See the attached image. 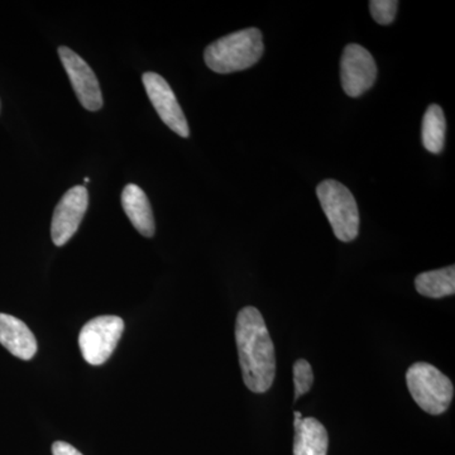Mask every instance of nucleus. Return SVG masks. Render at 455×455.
<instances>
[{
    "label": "nucleus",
    "instance_id": "nucleus-1",
    "mask_svg": "<svg viewBox=\"0 0 455 455\" xmlns=\"http://www.w3.org/2000/svg\"><path fill=\"white\" fill-rule=\"evenodd\" d=\"M235 341L244 385L254 394H265L276 376V355L265 319L256 307L239 311Z\"/></svg>",
    "mask_w": 455,
    "mask_h": 455
},
{
    "label": "nucleus",
    "instance_id": "nucleus-2",
    "mask_svg": "<svg viewBox=\"0 0 455 455\" xmlns=\"http://www.w3.org/2000/svg\"><path fill=\"white\" fill-rule=\"evenodd\" d=\"M262 32L247 28L212 42L204 52L205 64L218 74H230L252 68L263 55Z\"/></svg>",
    "mask_w": 455,
    "mask_h": 455
},
{
    "label": "nucleus",
    "instance_id": "nucleus-3",
    "mask_svg": "<svg viewBox=\"0 0 455 455\" xmlns=\"http://www.w3.org/2000/svg\"><path fill=\"white\" fill-rule=\"evenodd\" d=\"M407 388L415 403L430 415H442L451 405L454 386L433 364L418 362L407 370Z\"/></svg>",
    "mask_w": 455,
    "mask_h": 455
},
{
    "label": "nucleus",
    "instance_id": "nucleus-4",
    "mask_svg": "<svg viewBox=\"0 0 455 455\" xmlns=\"http://www.w3.org/2000/svg\"><path fill=\"white\" fill-rule=\"evenodd\" d=\"M316 196L335 236L344 243L355 241L361 220L357 202L349 188L335 180H325L317 185Z\"/></svg>",
    "mask_w": 455,
    "mask_h": 455
},
{
    "label": "nucleus",
    "instance_id": "nucleus-5",
    "mask_svg": "<svg viewBox=\"0 0 455 455\" xmlns=\"http://www.w3.org/2000/svg\"><path fill=\"white\" fill-rule=\"evenodd\" d=\"M124 331V322L119 316L94 317L83 326L79 346L84 359L92 366L106 363L113 355Z\"/></svg>",
    "mask_w": 455,
    "mask_h": 455
},
{
    "label": "nucleus",
    "instance_id": "nucleus-6",
    "mask_svg": "<svg viewBox=\"0 0 455 455\" xmlns=\"http://www.w3.org/2000/svg\"><path fill=\"white\" fill-rule=\"evenodd\" d=\"M340 76L346 94L361 97L376 83L377 65L373 56L359 44H348L341 56Z\"/></svg>",
    "mask_w": 455,
    "mask_h": 455
},
{
    "label": "nucleus",
    "instance_id": "nucleus-7",
    "mask_svg": "<svg viewBox=\"0 0 455 455\" xmlns=\"http://www.w3.org/2000/svg\"><path fill=\"white\" fill-rule=\"evenodd\" d=\"M89 206V193L85 187L71 188L53 212L51 236L57 247H61L73 238L79 229Z\"/></svg>",
    "mask_w": 455,
    "mask_h": 455
},
{
    "label": "nucleus",
    "instance_id": "nucleus-8",
    "mask_svg": "<svg viewBox=\"0 0 455 455\" xmlns=\"http://www.w3.org/2000/svg\"><path fill=\"white\" fill-rule=\"evenodd\" d=\"M142 82L152 106L164 124L182 139H188L190 136V130L187 116L182 112L170 84L156 73L143 74Z\"/></svg>",
    "mask_w": 455,
    "mask_h": 455
},
{
    "label": "nucleus",
    "instance_id": "nucleus-9",
    "mask_svg": "<svg viewBox=\"0 0 455 455\" xmlns=\"http://www.w3.org/2000/svg\"><path fill=\"white\" fill-rule=\"evenodd\" d=\"M59 56L68 79L73 84L80 104L90 112H97L103 107V94L97 75L92 70L85 60L82 59L68 47H59Z\"/></svg>",
    "mask_w": 455,
    "mask_h": 455
},
{
    "label": "nucleus",
    "instance_id": "nucleus-10",
    "mask_svg": "<svg viewBox=\"0 0 455 455\" xmlns=\"http://www.w3.org/2000/svg\"><path fill=\"white\" fill-rule=\"evenodd\" d=\"M0 344L23 361H29L37 353V340L31 329L22 320L8 314H0Z\"/></svg>",
    "mask_w": 455,
    "mask_h": 455
},
{
    "label": "nucleus",
    "instance_id": "nucleus-11",
    "mask_svg": "<svg viewBox=\"0 0 455 455\" xmlns=\"http://www.w3.org/2000/svg\"><path fill=\"white\" fill-rule=\"evenodd\" d=\"M122 206L131 223L143 236L151 238L155 235L156 224L151 203L145 191L134 184H128L123 188Z\"/></svg>",
    "mask_w": 455,
    "mask_h": 455
},
{
    "label": "nucleus",
    "instance_id": "nucleus-12",
    "mask_svg": "<svg viewBox=\"0 0 455 455\" xmlns=\"http://www.w3.org/2000/svg\"><path fill=\"white\" fill-rule=\"evenodd\" d=\"M293 455L328 454L329 436L324 425L314 418L295 419Z\"/></svg>",
    "mask_w": 455,
    "mask_h": 455
},
{
    "label": "nucleus",
    "instance_id": "nucleus-13",
    "mask_svg": "<svg viewBox=\"0 0 455 455\" xmlns=\"http://www.w3.org/2000/svg\"><path fill=\"white\" fill-rule=\"evenodd\" d=\"M416 291L430 299H442L455 293V267L423 272L415 280Z\"/></svg>",
    "mask_w": 455,
    "mask_h": 455
},
{
    "label": "nucleus",
    "instance_id": "nucleus-14",
    "mask_svg": "<svg viewBox=\"0 0 455 455\" xmlns=\"http://www.w3.org/2000/svg\"><path fill=\"white\" fill-rule=\"evenodd\" d=\"M445 131H447V122H445L444 112L442 108L433 104L427 108L423 119V145L427 151L434 155H439L444 148Z\"/></svg>",
    "mask_w": 455,
    "mask_h": 455
},
{
    "label": "nucleus",
    "instance_id": "nucleus-15",
    "mask_svg": "<svg viewBox=\"0 0 455 455\" xmlns=\"http://www.w3.org/2000/svg\"><path fill=\"white\" fill-rule=\"evenodd\" d=\"M293 383H295V400L307 394L313 387L314 372L309 362L299 359L293 364Z\"/></svg>",
    "mask_w": 455,
    "mask_h": 455
},
{
    "label": "nucleus",
    "instance_id": "nucleus-16",
    "mask_svg": "<svg viewBox=\"0 0 455 455\" xmlns=\"http://www.w3.org/2000/svg\"><path fill=\"white\" fill-rule=\"evenodd\" d=\"M371 13L373 20L382 26H388L396 18L398 2L396 0H371Z\"/></svg>",
    "mask_w": 455,
    "mask_h": 455
},
{
    "label": "nucleus",
    "instance_id": "nucleus-17",
    "mask_svg": "<svg viewBox=\"0 0 455 455\" xmlns=\"http://www.w3.org/2000/svg\"><path fill=\"white\" fill-rule=\"evenodd\" d=\"M52 454L53 455H83L74 448L73 445L68 444L65 442H56L52 444Z\"/></svg>",
    "mask_w": 455,
    "mask_h": 455
},
{
    "label": "nucleus",
    "instance_id": "nucleus-18",
    "mask_svg": "<svg viewBox=\"0 0 455 455\" xmlns=\"http://www.w3.org/2000/svg\"><path fill=\"white\" fill-rule=\"evenodd\" d=\"M295 419H301L302 418V415H301V412H299V411H295Z\"/></svg>",
    "mask_w": 455,
    "mask_h": 455
}]
</instances>
